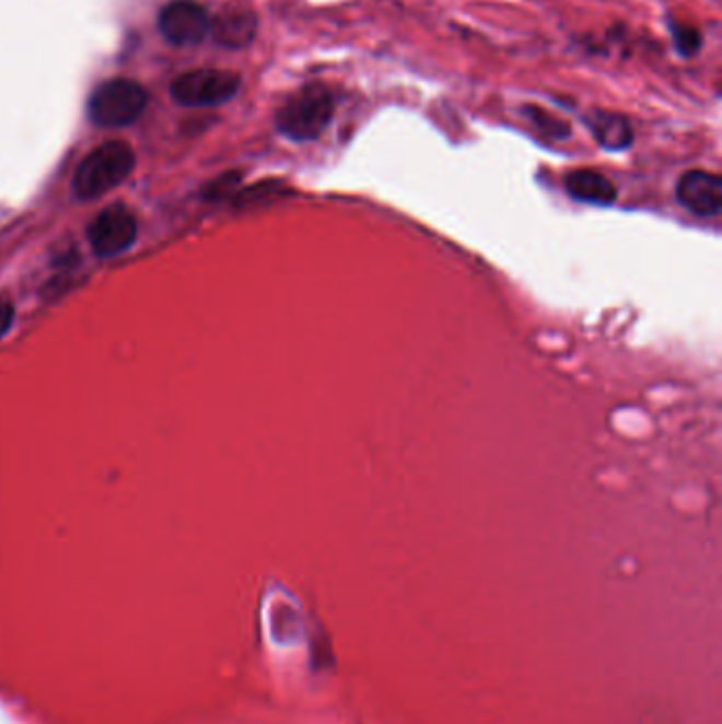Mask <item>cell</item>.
Masks as SVG:
<instances>
[{
    "label": "cell",
    "instance_id": "2",
    "mask_svg": "<svg viewBox=\"0 0 722 724\" xmlns=\"http://www.w3.org/2000/svg\"><path fill=\"white\" fill-rule=\"evenodd\" d=\"M333 96L325 85L310 83L284 102L276 115L278 132L295 142L321 138L333 119Z\"/></svg>",
    "mask_w": 722,
    "mask_h": 724
},
{
    "label": "cell",
    "instance_id": "7",
    "mask_svg": "<svg viewBox=\"0 0 722 724\" xmlns=\"http://www.w3.org/2000/svg\"><path fill=\"white\" fill-rule=\"evenodd\" d=\"M676 198L697 217H719L722 210V178L703 170L685 172L676 185Z\"/></svg>",
    "mask_w": 722,
    "mask_h": 724
},
{
    "label": "cell",
    "instance_id": "13",
    "mask_svg": "<svg viewBox=\"0 0 722 724\" xmlns=\"http://www.w3.org/2000/svg\"><path fill=\"white\" fill-rule=\"evenodd\" d=\"M13 316H15L13 303L7 296L0 295V337L7 335V330L11 329Z\"/></svg>",
    "mask_w": 722,
    "mask_h": 724
},
{
    "label": "cell",
    "instance_id": "5",
    "mask_svg": "<svg viewBox=\"0 0 722 724\" xmlns=\"http://www.w3.org/2000/svg\"><path fill=\"white\" fill-rule=\"evenodd\" d=\"M138 225L126 206H108L92 221L88 240L98 257H115L130 248L136 240Z\"/></svg>",
    "mask_w": 722,
    "mask_h": 724
},
{
    "label": "cell",
    "instance_id": "8",
    "mask_svg": "<svg viewBox=\"0 0 722 724\" xmlns=\"http://www.w3.org/2000/svg\"><path fill=\"white\" fill-rule=\"evenodd\" d=\"M210 34L228 49H244L257 34V17L248 9L231 7L221 11L214 22H210Z\"/></svg>",
    "mask_w": 722,
    "mask_h": 724
},
{
    "label": "cell",
    "instance_id": "9",
    "mask_svg": "<svg viewBox=\"0 0 722 724\" xmlns=\"http://www.w3.org/2000/svg\"><path fill=\"white\" fill-rule=\"evenodd\" d=\"M566 191L579 201L593 206H610L617 199V187L610 178L595 170H574L566 176Z\"/></svg>",
    "mask_w": 722,
    "mask_h": 724
},
{
    "label": "cell",
    "instance_id": "11",
    "mask_svg": "<svg viewBox=\"0 0 722 724\" xmlns=\"http://www.w3.org/2000/svg\"><path fill=\"white\" fill-rule=\"evenodd\" d=\"M525 113L529 115V119L543 130L545 133H549V136H554V138H566L568 133H570V126L566 124V121H561V119H556V117H551L549 113H545L543 108H536V106H527L525 108Z\"/></svg>",
    "mask_w": 722,
    "mask_h": 724
},
{
    "label": "cell",
    "instance_id": "3",
    "mask_svg": "<svg viewBox=\"0 0 722 724\" xmlns=\"http://www.w3.org/2000/svg\"><path fill=\"white\" fill-rule=\"evenodd\" d=\"M147 90L131 79H110L90 98V119L100 128H126L147 108Z\"/></svg>",
    "mask_w": 722,
    "mask_h": 724
},
{
    "label": "cell",
    "instance_id": "6",
    "mask_svg": "<svg viewBox=\"0 0 722 724\" xmlns=\"http://www.w3.org/2000/svg\"><path fill=\"white\" fill-rule=\"evenodd\" d=\"M160 31L165 40L178 47L197 45L210 34V17L203 7L189 0L170 2L160 13Z\"/></svg>",
    "mask_w": 722,
    "mask_h": 724
},
{
    "label": "cell",
    "instance_id": "1",
    "mask_svg": "<svg viewBox=\"0 0 722 724\" xmlns=\"http://www.w3.org/2000/svg\"><path fill=\"white\" fill-rule=\"evenodd\" d=\"M133 165L136 155L128 142L110 140L100 144L74 172V196L79 199L102 198L130 176Z\"/></svg>",
    "mask_w": 722,
    "mask_h": 724
},
{
    "label": "cell",
    "instance_id": "4",
    "mask_svg": "<svg viewBox=\"0 0 722 724\" xmlns=\"http://www.w3.org/2000/svg\"><path fill=\"white\" fill-rule=\"evenodd\" d=\"M240 90V77L228 70H191L172 83V98L183 106H219Z\"/></svg>",
    "mask_w": 722,
    "mask_h": 724
},
{
    "label": "cell",
    "instance_id": "12",
    "mask_svg": "<svg viewBox=\"0 0 722 724\" xmlns=\"http://www.w3.org/2000/svg\"><path fill=\"white\" fill-rule=\"evenodd\" d=\"M672 34H674V43H676V47H678V51L683 56H695L699 51L701 36H699V33L695 28L683 26V24H674L672 26Z\"/></svg>",
    "mask_w": 722,
    "mask_h": 724
},
{
    "label": "cell",
    "instance_id": "10",
    "mask_svg": "<svg viewBox=\"0 0 722 724\" xmlns=\"http://www.w3.org/2000/svg\"><path fill=\"white\" fill-rule=\"evenodd\" d=\"M590 128L595 140L608 151H624L633 140L629 121L617 113H595L590 117Z\"/></svg>",
    "mask_w": 722,
    "mask_h": 724
}]
</instances>
